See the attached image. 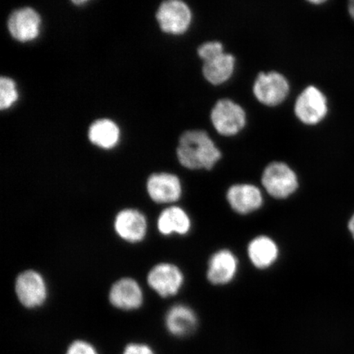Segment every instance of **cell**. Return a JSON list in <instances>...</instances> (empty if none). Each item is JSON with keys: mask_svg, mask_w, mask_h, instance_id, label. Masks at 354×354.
<instances>
[{"mask_svg": "<svg viewBox=\"0 0 354 354\" xmlns=\"http://www.w3.org/2000/svg\"><path fill=\"white\" fill-rule=\"evenodd\" d=\"M253 93L259 103L275 107L284 102L290 94V84L280 73H260L255 79Z\"/></svg>", "mask_w": 354, "mask_h": 354, "instance_id": "5b68a950", "label": "cell"}, {"mask_svg": "<svg viewBox=\"0 0 354 354\" xmlns=\"http://www.w3.org/2000/svg\"><path fill=\"white\" fill-rule=\"evenodd\" d=\"M183 282V272L176 266L171 263L155 266L148 275L149 286L163 298L178 293Z\"/></svg>", "mask_w": 354, "mask_h": 354, "instance_id": "ba28073f", "label": "cell"}, {"mask_svg": "<svg viewBox=\"0 0 354 354\" xmlns=\"http://www.w3.org/2000/svg\"><path fill=\"white\" fill-rule=\"evenodd\" d=\"M157 21L163 32L183 35L187 32L192 21L189 7L180 0H167L159 6Z\"/></svg>", "mask_w": 354, "mask_h": 354, "instance_id": "8992f818", "label": "cell"}, {"mask_svg": "<svg viewBox=\"0 0 354 354\" xmlns=\"http://www.w3.org/2000/svg\"><path fill=\"white\" fill-rule=\"evenodd\" d=\"M262 183L270 196L276 198H288L299 187L297 175L282 162H271L265 168Z\"/></svg>", "mask_w": 354, "mask_h": 354, "instance_id": "3957f363", "label": "cell"}, {"mask_svg": "<svg viewBox=\"0 0 354 354\" xmlns=\"http://www.w3.org/2000/svg\"><path fill=\"white\" fill-rule=\"evenodd\" d=\"M325 2L326 1H317V0H314V1H309L310 3H313V4H322Z\"/></svg>", "mask_w": 354, "mask_h": 354, "instance_id": "484cf974", "label": "cell"}, {"mask_svg": "<svg viewBox=\"0 0 354 354\" xmlns=\"http://www.w3.org/2000/svg\"><path fill=\"white\" fill-rule=\"evenodd\" d=\"M211 122L215 130L223 136H234L246 125V113L240 104L229 99L216 102L211 111Z\"/></svg>", "mask_w": 354, "mask_h": 354, "instance_id": "7a4b0ae2", "label": "cell"}, {"mask_svg": "<svg viewBox=\"0 0 354 354\" xmlns=\"http://www.w3.org/2000/svg\"><path fill=\"white\" fill-rule=\"evenodd\" d=\"M227 198L232 209L240 214H248L258 210L263 203L261 190L250 184L232 185L228 189Z\"/></svg>", "mask_w": 354, "mask_h": 354, "instance_id": "7c38bea8", "label": "cell"}, {"mask_svg": "<svg viewBox=\"0 0 354 354\" xmlns=\"http://www.w3.org/2000/svg\"><path fill=\"white\" fill-rule=\"evenodd\" d=\"M295 113L305 125H317L328 113V101L319 88L309 86L300 93L296 100Z\"/></svg>", "mask_w": 354, "mask_h": 354, "instance_id": "277c9868", "label": "cell"}, {"mask_svg": "<svg viewBox=\"0 0 354 354\" xmlns=\"http://www.w3.org/2000/svg\"><path fill=\"white\" fill-rule=\"evenodd\" d=\"M109 300L114 307L122 310L139 308L143 303V292L131 278H123L111 288Z\"/></svg>", "mask_w": 354, "mask_h": 354, "instance_id": "4fadbf2b", "label": "cell"}, {"mask_svg": "<svg viewBox=\"0 0 354 354\" xmlns=\"http://www.w3.org/2000/svg\"><path fill=\"white\" fill-rule=\"evenodd\" d=\"M224 53L223 44L218 41L203 43L198 48V55L203 62L212 59Z\"/></svg>", "mask_w": 354, "mask_h": 354, "instance_id": "44dd1931", "label": "cell"}, {"mask_svg": "<svg viewBox=\"0 0 354 354\" xmlns=\"http://www.w3.org/2000/svg\"><path fill=\"white\" fill-rule=\"evenodd\" d=\"M122 354H155L153 349L144 344H128Z\"/></svg>", "mask_w": 354, "mask_h": 354, "instance_id": "603a6c76", "label": "cell"}, {"mask_svg": "<svg viewBox=\"0 0 354 354\" xmlns=\"http://www.w3.org/2000/svg\"><path fill=\"white\" fill-rule=\"evenodd\" d=\"M15 290L17 298L26 308L41 306L47 297L46 281L41 274L28 270L17 278Z\"/></svg>", "mask_w": 354, "mask_h": 354, "instance_id": "52a82bcc", "label": "cell"}, {"mask_svg": "<svg viewBox=\"0 0 354 354\" xmlns=\"http://www.w3.org/2000/svg\"><path fill=\"white\" fill-rule=\"evenodd\" d=\"M159 232L165 236L171 234H185L192 227L188 214L179 207L172 206L163 210L158 220Z\"/></svg>", "mask_w": 354, "mask_h": 354, "instance_id": "ac0fdd59", "label": "cell"}, {"mask_svg": "<svg viewBox=\"0 0 354 354\" xmlns=\"http://www.w3.org/2000/svg\"><path fill=\"white\" fill-rule=\"evenodd\" d=\"M88 136L91 143L102 149H110L118 143L120 131L116 123L109 119H101L92 124Z\"/></svg>", "mask_w": 354, "mask_h": 354, "instance_id": "d6986e66", "label": "cell"}, {"mask_svg": "<svg viewBox=\"0 0 354 354\" xmlns=\"http://www.w3.org/2000/svg\"><path fill=\"white\" fill-rule=\"evenodd\" d=\"M66 354H99L93 345L84 340H76L71 344Z\"/></svg>", "mask_w": 354, "mask_h": 354, "instance_id": "7402d4cb", "label": "cell"}, {"mask_svg": "<svg viewBox=\"0 0 354 354\" xmlns=\"http://www.w3.org/2000/svg\"><path fill=\"white\" fill-rule=\"evenodd\" d=\"M19 99L16 84L12 79L2 77L0 79V109H8Z\"/></svg>", "mask_w": 354, "mask_h": 354, "instance_id": "ffe728a7", "label": "cell"}, {"mask_svg": "<svg viewBox=\"0 0 354 354\" xmlns=\"http://www.w3.org/2000/svg\"><path fill=\"white\" fill-rule=\"evenodd\" d=\"M197 317L192 308L185 305H176L167 313L166 326L171 335L183 337L196 330Z\"/></svg>", "mask_w": 354, "mask_h": 354, "instance_id": "2e32d148", "label": "cell"}, {"mask_svg": "<svg viewBox=\"0 0 354 354\" xmlns=\"http://www.w3.org/2000/svg\"><path fill=\"white\" fill-rule=\"evenodd\" d=\"M236 66V59L231 54L223 53L218 56L203 62V77L212 85L219 86L232 77Z\"/></svg>", "mask_w": 354, "mask_h": 354, "instance_id": "9a60e30c", "label": "cell"}, {"mask_svg": "<svg viewBox=\"0 0 354 354\" xmlns=\"http://www.w3.org/2000/svg\"><path fill=\"white\" fill-rule=\"evenodd\" d=\"M147 190L150 198L158 203H175L180 198L183 187L178 176L156 174L149 176Z\"/></svg>", "mask_w": 354, "mask_h": 354, "instance_id": "30bf717a", "label": "cell"}, {"mask_svg": "<svg viewBox=\"0 0 354 354\" xmlns=\"http://www.w3.org/2000/svg\"><path fill=\"white\" fill-rule=\"evenodd\" d=\"M348 229L349 232H351V236L354 241V214L352 216V218L348 221Z\"/></svg>", "mask_w": 354, "mask_h": 354, "instance_id": "cb8c5ba5", "label": "cell"}, {"mask_svg": "<svg viewBox=\"0 0 354 354\" xmlns=\"http://www.w3.org/2000/svg\"><path fill=\"white\" fill-rule=\"evenodd\" d=\"M176 154L180 165L190 170H211L221 158L220 149L203 130L184 132L180 137Z\"/></svg>", "mask_w": 354, "mask_h": 354, "instance_id": "6da1fadb", "label": "cell"}, {"mask_svg": "<svg viewBox=\"0 0 354 354\" xmlns=\"http://www.w3.org/2000/svg\"><path fill=\"white\" fill-rule=\"evenodd\" d=\"M115 231L123 240L138 243L144 240L147 232V221L138 210L125 209L117 215L114 221Z\"/></svg>", "mask_w": 354, "mask_h": 354, "instance_id": "8fae6325", "label": "cell"}, {"mask_svg": "<svg viewBox=\"0 0 354 354\" xmlns=\"http://www.w3.org/2000/svg\"><path fill=\"white\" fill-rule=\"evenodd\" d=\"M248 254L256 268L265 269L276 262L279 250L277 243L271 238L261 236L250 243Z\"/></svg>", "mask_w": 354, "mask_h": 354, "instance_id": "e0dca14e", "label": "cell"}, {"mask_svg": "<svg viewBox=\"0 0 354 354\" xmlns=\"http://www.w3.org/2000/svg\"><path fill=\"white\" fill-rule=\"evenodd\" d=\"M348 10L349 15H351L352 19L354 21V0L348 3Z\"/></svg>", "mask_w": 354, "mask_h": 354, "instance_id": "d4e9b609", "label": "cell"}, {"mask_svg": "<svg viewBox=\"0 0 354 354\" xmlns=\"http://www.w3.org/2000/svg\"><path fill=\"white\" fill-rule=\"evenodd\" d=\"M41 19L32 8H22L12 13L8 28L13 38L20 42L33 41L39 34Z\"/></svg>", "mask_w": 354, "mask_h": 354, "instance_id": "9c48e42d", "label": "cell"}, {"mask_svg": "<svg viewBox=\"0 0 354 354\" xmlns=\"http://www.w3.org/2000/svg\"><path fill=\"white\" fill-rule=\"evenodd\" d=\"M86 3V1H84V0H83V1H73V3L77 4V6H79V4H82V3Z\"/></svg>", "mask_w": 354, "mask_h": 354, "instance_id": "4316f807", "label": "cell"}, {"mask_svg": "<svg viewBox=\"0 0 354 354\" xmlns=\"http://www.w3.org/2000/svg\"><path fill=\"white\" fill-rule=\"evenodd\" d=\"M237 269L236 256L230 250H223L211 257L207 277L212 284L225 285L236 277Z\"/></svg>", "mask_w": 354, "mask_h": 354, "instance_id": "5bb4252c", "label": "cell"}]
</instances>
